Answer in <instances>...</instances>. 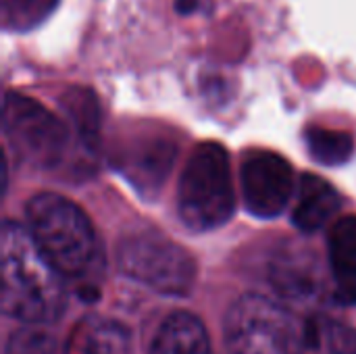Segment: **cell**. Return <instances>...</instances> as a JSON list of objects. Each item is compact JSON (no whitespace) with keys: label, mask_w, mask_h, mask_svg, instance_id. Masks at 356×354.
I'll return each mask as SVG.
<instances>
[{"label":"cell","mask_w":356,"mask_h":354,"mask_svg":"<svg viewBox=\"0 0 356 354\" xmlns=\"http://www.w3.org/2000/svg\"><path fill=\"white\" fill-rule=\"evenodd\" d=\"M175 152V142L169 138H150L119 152L115 165L136 188L154 192L169 175Z\"/></svg>","instance_id":"cell-9"},{"label":"cell","mask_w":356,"mask_h":354,"mask_svg":"<svg viewBox=\"0 0 356 354\" xmlns=\"http://www.w3.org/2000/svg\"><path fill=\"white\" fill-rule=\"evenodd\" d=\"M150 354H213L202 321L186 311L171 313L156 332Z\"/></svg>","instance_id":"cell-13"},{"label":"cell","mask_w":356,"mask_h":354,"mask_svg":"<svg viewBox=\"0 0 356 354\" xmlns=\"http://www.w3.org/2000/svg\"><path fill=\"white\" fill-rule=\"evenodd\" d=\"M2 129L15 154L31 167L50 169L65 156L67 127L33 98L6 92Z\"/></svg>","instance_id":"cell-6"},{"label":"cell","mask_w":356,"mask_h":354,"mask_svg":"<svg viewBox=\"0 0 356 354\" xmlns=\"http://www.w3.org/2000/svg\"><path fill=\"white\" fill-rule=\"evenodd\" d=\"M60 104L69 115V121L75 127L83 146L94 148L98 142V127H100V108L94 92L88 88H69L63 94Z\"/></svg>","instance_id":"cell-14"},{"label":"cell","mask_w":356,"mask_h":354,"mask_svg":"<svg viewBox=\"0 0 356 354\" xmlns=\"http://www.w3.org/2000/svg\"><path fill=\"white\" fill-rule=\"evenodd\" d=\"M236 209L232 165L227 150L217 142L198 144L179 177L177 211L194 232L225 225Z\"/></svg>","instance_id":"cell-3"},{"label":"cell","mask_w":356,"mask_h":354,"mask_svg":"<svg viewBox=\"0 0 356 354\" xmlns=\"http://www.w3.org/2000/svg\"><path fill=\"white\" fill-rule=\"evenodd\" d=\"M27 232L65 277H83L98 265V238L86 213L69 198L42 192L27 202Z\"/></svg>","instance_id":"cell-2"},{"label":"cell","mask_w":356,"mask_h":354,"mask_svg":"<svg viewBox=\"0 0 356 354\" xmlns=\"http://www.w3.org/2000/svg\"><path fill=\"white\" fill-rule=\"evenodd\" d=\"M240 179L246 209L261 219L277 217L294 194L292 165L271 150L246 152Z\"/></svg>","instance_id":"cell-7"},{"label":"cell","mask_w":356,"mask_h":354,"mask_svg":"<svg viewBox=\"0 0 356 354\" xmlns=\"http://www.w3.org/2000/svg\"><path fill=\"white\" fill-rule=\"evenodd\" d=\"M65 354H134V344L121 323L92 315L75 323Z\"/></svg>","instance_id":"cell-12"},{"label":"cell","mask_w":356,"mask_h":354,"mask_svg":"<svg viewBox=\"0 0 356 354\" xmlns=\"http://www.w3.org/2000/svg\"><path fill=\"white\" fill-rule=\"evenodd\" d=\"M327 250L336 298L342 305H356V215L342 217L334 223Z\"/></svg>","instance_id":"cell-11"},{"label":"cell","mask_w":356,"mask_h":354,"mask_svg":"<svg viewBox=\"0 0 356 354\" xmlns=\"http://www.w3.org/2000/svg\"><path fill=\"white\" fill-rule=\"evenodd\" d=\"M6 354H54V342L42 332L23 330L13 334L6 346Z\"/></svg>","instance_id":"cell-18"},{"label":"cell","mask_w":356,"mask_h":354,"mask_svg":"<svg viewBox=\"0 0 356 354\" xmlns=\"http://www.w3.org/2000/svg\"><path fill=\"white\" fill-rule=\"evenodd\" d=\"M225 344L229 354H302L307 330L277 303L246 294L227 313Z\"/></svg>","instance_id":"cell-4"},{"label":"cell","mask_w":356,"mask_h":354,"mask_svg":"<svg viewBox=\"0 0 356 354\" xmlns=\"http://www.w3.org/2000/svg\"><path fill=\"white\" fill-rule=\"evenodd\" d=\"M58 4V0H0L2 25L23 31L42 23Z\"/></svg>","instance_id":"cell-17"},{"label":"cell","mask_w":356,"mask_h":354,"mask_svg":"<svg viewBox=\"0 0 356 354\" xmlns=\"http://www.w3.org/2000/svg\"><path fill=\"white\" fill-rule=\"evenodd\" d=\"M342 207V198L336 188L319 175H302L298 186V196L292 209V223L305 232L313 234L321 230Z\"/></svg>","instance_id":"cell-10"},{"label":"cell","mask_w":356,"mask_h":354,"mask_svg":"<svg viewBox=\"0 0 356 354\" xmlns=\"http://www.w3.org/2000/svg\"><path fill=\"white\" fill-rule=\"evenodd\" d=\"M117 263L127 277L169 296L188 294L196 282L190 252L154 232L123 238L117 246Z\"/></svg>","instance_id":"cell-5"},{"label":"cell","mask_w":356,"mask_h":354,"mask_svg":"<svg viewBox=\"0 0 356 354\" xmlns=\"http://www.w3.org/2000/svg\"><path fill=\"white\" fill-rule=\"evenodd\" d=\"M196 6H198V0H175V8H177V13H184V15L192 13Z\"/></svg>","instance_id":"cell-19"},{"label":"cell","mask_w":356,"mask_h":354,"mask_svg":"<svg viewBox=\"0 0 356 354\" xmlns=\"http://www.w3.org/2000/svg\"><path fill=\"white\" fill-rule=\"evenodd\" d=\"M307 344L321 354H356V330L340 321H313L307 325Z\"/></svg>","instance_id":"cell-16"},{"label":"cell","mask_w":356,"mask_h":354,"mask_svg":"<svg viewBox=\"0 0 356 354\" xmlns=\"http://www.w3.org/2000/svg\"><path fill=\"white\" fill-rule=\"evenodd\" d=\"M275 292L290 303H309L321 294L319 261L305 248H282L269 269Z\"/></svg>","instance_id":"cell-8"},{"label":"cell","mask_w":356,"mask_h":354,"mask_svg":"<svg viewBox=\"0 0 356 354\" xmlns=\"http://www.w3.org/2000/svg\"><path fill=\"white\" fill-rule=\"evenodd\" d=\"M2 313L23 323H50L65 311L63 275L40 252L29 232L2 225Z\"/></svg>","instance_id":"cell-1"},{"label":"cell","mask_w":356,"mask_h":354,"mask_svg":"<svg viewBox=\"0 0 356 354\" xmlns=\"http://www.w3.org/2000/svg\"><path fill=\"white\" fill-rule=\"evenodd\" d=\"M305 142H307L311 156L317 163L327 165V167L346 163L355 150V140L350 134L319 127V125H313L305 131Z\"/></svg>","instance_id":"cell-15"}]
</instances>
